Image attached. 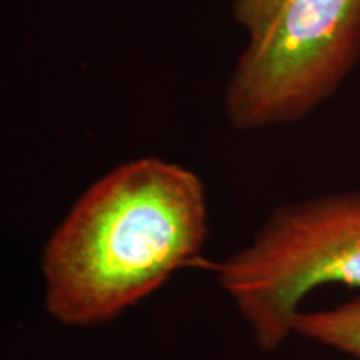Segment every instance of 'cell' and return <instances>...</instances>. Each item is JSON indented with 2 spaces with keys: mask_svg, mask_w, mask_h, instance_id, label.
Wrapping results in <instances>:
<instances>
[{
  "mask_svg": "<svg viewBox=\"0 0 360 360\" xmlns=\"http://www.w3.org/2000/svg\"><path fill=\"white\" fill-rule=\"evenodd\" d=\"M209 232L205 184L148 155L103 174L70 207L40 257L44 309L60 326L101 327L199 260Z\"/></svg>",
  "mask_w": 360,
  "mask_h": 360,
  "instance_id": "1",
  "label": "cell"
},
{
  "mask_svg": "<svg viewBox=\"0 0 360 360\" xmlns=\"http://www.w3.org/2000/svg\"><path fill=\"white\" fill-rule=\"evenodd\" d=\"M245 45L224 92L238 132L304 120L360 58V0H232Z\"/></svg>",
  "mask_w": 360,
  "mask_h": 360,
  "instance_id": "2",
  "label": "cell"
},
{
  "mask_svg": "<svg viewBox=\"0 0 360 360\" xmlns=\"http://www.w3.org/2000/svg\"><path fill=\"white\" fill-rule=\"evenodd\" d=\"M215 274L257 349L276 352L295 335V317L312 292L360 289V192L281 204Z\"/></svg>",
  "mask_w": 360,
  "mask_h": 360,
  "instance_id": "3",
  "label": "cell"
},
{
  "mask_svg": "<svg viewBox=\"0 0 360 360\" xmlns=\"http://www.w3.org/2000/svg\"><path fill=\"white\" fill-rule=\"evenodd\" d=\"M294 334L360 360V294L334 307L299 312Z\"/></svg>",
  "mask_w": 360,
  "mask_h": 360,
  "instance_id": "4",
  "label": "cell"
}]
</instances>
